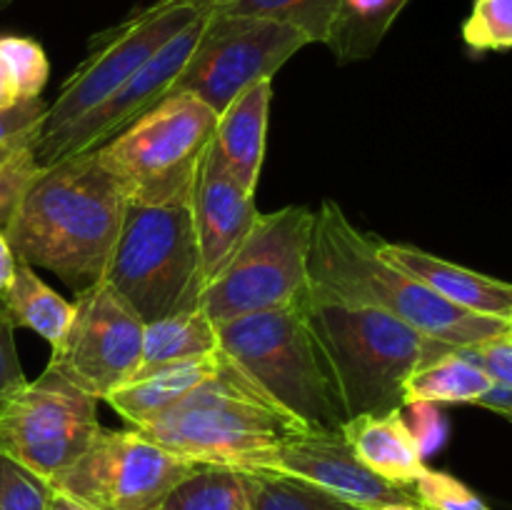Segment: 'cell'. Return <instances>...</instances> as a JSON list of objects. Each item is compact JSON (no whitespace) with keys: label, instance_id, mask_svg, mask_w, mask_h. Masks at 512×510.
Returning a JSON list of instances; mask_svg holds the SVG:
<instances>
[{"label":"cell","instance_id":"6da1fadb","mask_svg":"<svg viewBox=\"0 0 512 510\" xmlns=\"http://www.w3.org/2000/svg\"><path fill=\"white\" fill-rule=\"evenodd\" d=\"M125 208L123 185L90 150L40 168L5 238L15 258L50 270L80 293L105 278Z\"/></svg>","mask_w":512,"mask_h":510},{"label":"cell","instance_id":"7a4b0ae2","mask_svg":"<svg viewBox=\"0 0 512 510\" xmlns=\"http://www.w3.org/2000/svg\"><path fill=\"white\" fill-rule=\"evenodd\" d=\"M308 273L310 288L318 293L383 310L453 348H470L512 333V320L458 308L388 263L380 255L378 240L360 233L330 198L315 210Z\"/></svg>","mask_w":512,"mask_h":510},{"label":"cell","instance_id":"3957f363","mask_svg":"<svg viewBox=\"0 0 512 510\" xmlns=\"http://www.w3.org/2000/svg\"><path fill=\"white\" fill-rule=\"evenodd\" d=\"M305 318L345 420L403 410L405 380L455 350L395 315L343 303L313 288L305 303Z\"/></svg>","mask_w":512,"mask_h":510},{"label":"cell","instance_id":"277c9868","mask_svg":"<svg viewBox=\"0 0 512 510\" xmlns=\"http://www.w3.org/2000/svg\"><path fill=\"white\" fill-rule=\"evenodd\" d=\"M303 430L223 358L193 393L135 433L195 465L273 473L283 445Z\"/></svg>","mask_w":512,"mask_h":510},{"label":"cell","instance_id":"5b68a950","mask_svg":"<svg viewBox=\"0 0 512 510\" xmlns=\"http://www.w3.org/2000/svg\"><path fill=\"white\" fill-rule=\"evenodd\" d=\"M223 358L308 430H340L345 423L305 303L215 323Z\"/></svg>","mask_w":512,"mask_h":510},{"label":"cell","instance_id":"8992f818","mask_svg":"<svg viewBox=\"0 0 512 510\" xmlns=\"http://www.w3.org/2000/svg\"><path fill=\"white\" fill-rule=\"evenodd\" d=\"M103 280L143 323L198 308L203 275L190 203H128Z\"/></svg>","mask_w":512,"mask_h":510},{"label":"cell","instance_id":"52a82bcc","mask_svg":"<svg viewBox=\"0 0 512 510\" xmlns=\"http://www.w3.org/2000/svg\"><path fill=\"white\" fill-rule=\"evenodd\" d=\"M215 123L218 113L203 100L170 93L95 153L123 185L128 203H190Z\"/></svg>","mask_w":512,"mask_h":510},{"label":"cell","instance_id":"ba28073f","mask_svg":"<svg viewBox=\"0 0 512 510\" xmlns=\"http://www.w3.org/2000/svg\"><path fill=\"white\" fill-rule=\"evenodd\" d=\"M313 225L315 213L305 205L260 213L233 258L203 285L198 308L213 323H225L308 303Z\"/></svg>","mask_w":512,"mask_h":510},{"label":"cell","instance_id":"9c48e42d","mask_svg":"<svg viewBox=\"0 0 512 510\" xmlns=\"http://www.w3.org/2000/svg\"><path fill=\"white\" fill-rule=\"evenodd\" d=\"M213 5L215 0H155L113 28L93 35L85 58L75 65L48 105L35 148L58 138L85 113L108 100L155 50Z\"/></svg>","mask_w":512,"mask_h":510},{"label":"cell","instance_id":"30bf717a","mask_svg":"<svg viewBox=\"0 0 512 510\" xmlns=\"http://www.w3.org/2000/svg\"><path fill=\"white\" fill-rule=\"evenodd\" d=\"M98 398L55 370L28 380L0 410V453L55 483L100 433Z\"/></svg>","mask_w":512,"mask_h":510},{"label":"cell","instance_id":"8fae6325","mask_svg":"<svg viewBox=\"0 0 512 510\" xmlns=\"http://www.w3.org/2000/svg\"><path fill=\"white\" fill-rule=\"evenodd\" d=\"M305 45H310L308 35L293 25L213 13L170 93L195 95L220 115L240 90L273 80Z\"/></svg>","mask_w":512,"mask_h":510},{"label":"cell","instance_id":"7c38bea8","mask_svg":"<svg viewBox=\"0 0 512 510\" xmlns=\"http://www.w3.org/2000/svg\"><path fill=\"white\" fill-rule=\"evenodd\" d=\"M198 468L133 428H100L90 448L53 488L95 510H158L170 490Z\"/></svg>","mask_w":512,"mask_h":510},{"label":"cell","instance_id":"4fadbf2b","mask_svg":"<svg viewBox=\"0 0 512 510\" xmlns=\"http://www.w3.org/2000/svg\"><path fill=\"white\" fill-rule=\"evenodd\" d=\"M143 325L105 280L93 283L75 298L73 318L50 348L48 368L105 400L138 370Z\"/></svg>","mask_w":512,"mask_h":510},{"label":"cell","instance_id":"5bb4252c","mask_svg":"<svg viewBox=\"0 0 512 510\" xmlns=\"http://www.w3.org/2000/svg\"><path fill=\"white\" fill-rule=\"evenodd\" d=\"M273 473L315 485L358 510L418 505L413 485L390 483L373 473L340 430H303L293 435L280 450Z\"/></svg>","mask_w":512,"mask_h":510},{"label":"cell","instance_id":"9a60e30c","mask_svg":"<svg viewBox=\"0 0 512 510\" xmlns=\"http://www.w3.org/2000/svg\"><path fill=\"white\" fill-rule=\"evenodd\" d=\"M203 285L228 263L258 220L255 195L230 175L210 143L190 193Z\"/></svg>","mask_w":512,"mask_h":510},{"label":"cell","instance_id":"2e32d148","mask_svg":"<svg viewBox=\"0 0 512 510\" xmlns=\"http://www.w3.org/2000/svg\"><path fill=\"white\" fill-rule=\"evenodd\" d=\"M378 248L388 263L413 275L415 280L428 285L433 293L450 300L458 308L490 315V318L512 320V283L475 273V270L463 268V265H455L433 253H425L415 245L380 243L378 240Z\"/></svg>","mask_w":512,"mask_h":510},{"label":"cell","instance_id":"e0dca14e","mask_svg":"<svg viewBox=\"0 0 512 510\" xmlns=\"http://www.w3.org/2000/svg\"><path fill=\"white\" fill-rule=\"evenodd\" d=\"M273 80H260L235 95L233 103L218 115L213 148L235 180L255 195L265 160Z\"/></svg>","mask_w":512,"mask_h":510},{"label":"cell","instance_id":"ac0fdd59","mask_svg":"<svg viewBox=\"0 0 512 510\" xmlns=\"http://www.w3.org/2000/svg\"><path fill=\"white\" fill-rule=\"evenodd\" d=\"M220 360H223V355L218 350V353L205 355V358L138 370L120 388H115L105 398V403L128 423V428L138 430L153 423L158 415L173 408L175 403H180L185 395L193 393L203 380H208L220 368Z\"/></svg>","mask_w":512,"mask_h":510},{"label":"cell","instance_id":"d6986e66","mask_svg":"<svg viewBox=\"0 0 512 510\" xmlns=\"http://www.w3.org/2000/svg\"><path fill=\"white\" fill-rule=\"evenodd\" d=\"M340 433L360 460L380 478L413 485L425 473V455L410 433L403 410L385 415H358L340 425Z\"/></svg>","mask_w":512,"mask_h":510},{"label":"cell","instance_id":"ffe728a7","mask_svg":"<svg viewBox=\"0 0 512 510\" xmlns=\"http://www.w3.org/2000/svg\"><path fill=\"white\" fill-rule=\"evenodd\" d=\"M0 310L13 323V328L33 330L35 335L48 340L50 348L60 343L73 318V303L45 285L40 275H35L33 265L23 260L15 263L13 280L0 295Z\"/></svg>","mask_w":512,"mask_h":510},{"label":"cell","instance_id":"44dd1931","mask_svg":"<svg viewBox=\"0 0 512 510\" xmlns=\"http://www.w3.org/2000/svg\"><path fill=\"white\" fill-rule=\"evenodd\" d=\"M213 353H218V333H215L213 320L200 308L183 310V313L165 315L143 325V350H140L138 370L205 358Z\"/></svg>","mask_w":512,"mask_h":510},{"label":"cell","instance_id":"7402d4cb","mask_svg":"<svg viewBox=\"0 0 512 510\" xmlns=\"http://www.w3.org/2000/svg\"><path fill=\"white\" fill-rule=\"evenodd\" d=\"M493 388L490 375L465 360L458 348L415 370L403 385V400L410 403H478ZM403 405V408H405Z\"/></svg>","mask_w":512,"mask_h":510},{"label":"cell","instance_id":"603a6c76","mask_svg":"<svg viewBox=\"0 0 512 510\" xmlns=\"http://www.w3.org/2000/svg\"><path fill=\"white\" fill-rule=\"evenodd\" d=\"M410 0H340L328 48L338 63L370 58Z\"/></svg>","mask_w":512,"mask_h":510},{"label":"cell","instance_id":"cb8c5ba5","mask_svg":"<svg viewBox=\"0 0 512 510\" xmlns=\"http://www.w3.org/2000/svg\"><path fill=\"white\" fill-rule=\"evenodd\" d=\"M340 0H215L218 15L265 18L285 23L308 35L310 43L328 45L338 18Z\"/></svg>","mask_w":512,"mask_h":510},{"label":"cell","instance_id":"d4e9b609","mask_svg":"<svg viewBox=\"0 0 512 510\" xmlns=\"http://www.w3.org/2000/svg\"><path fill=\"white\" fill-rule=\"evenodd\" d=\"M158 510H253L245 473L215 465H198L180 480Z\"/></svg>","mask_w":512,"mask_h":510},{"label":"cell","instance_id":"484cf974","mask_svg":"<svg viewBox=\"0 0 512 510\" xmlns=\"http://www.w3.org/2000/svg\"><path fill=\"white\" fill-rule=\"evenodd\" d=\"M253 510H358L315 485L280 473H245Z\"/></svg>","mask_w":512,"mask_h":510},{"label":"cell","instance_id":"4316f807","mask_svg":"<svg viewBox=\"0 0 512 510\" xmlns=\"http://www.w3.org/2000/svg\"><path fill=\"white\" fill-rule=\"evenodd\" d=\"M463 43L473 53L512 50V0H473L463 23Z\"/></svg>","mask_w":512,"mask_h":510},{"label":"cell","instance_id":"83f0119b","mask_svg":"<svg viewBox=\"0 0 512 510\" xmlns=\"http://www.w3.org/2000/svg\"><path fill=\"white\" fill-rule=\"evenodd\" d=\"M0 58L8 63L18 85L20 100L40 98L50 78V63L43 45L23 35H0Z\"/></svg>","mask_w":512,"mask_h":510},{"label":"cell","instance_id":"f1b7e54d","mask_svg":"<svg viewBox=\"0 0 512 510\" xmlns=\"http://www.w3.org/2000/svg\"><path fill=\"white\" fill-rule=\"evenodd\" d=\"M48 103L43 98L20 100L13 108L0 110V163L23 150H33L45 125Z\"/></svg>","mask_w":512,"mask_h":510},{"label":"cell","instance_id":"f546056e","mask_svg":"<svg viewBox=\"0 0 512 510\" xmlns=\"http://www.w3.org/2000/svg\"><path fill=\"white\" fill-rule=\"evenodd\" d=\"M53 483L0 453V510H48Z\"/></svg>","mask_w":512,"mask_h":510},{"label":"cell","instance_id":"4dcf8cb0","mask_svg":"<svg viewBox=\"0 0 512 510\" xmlns=\"http://www.w3.org/2000/svg\"><path fill=\"white\" fill-rule=\"evenodd\" d=\"M415 498L423 510H490L480 495L443 470H430L413 483Z\"/></svg>","mask_w":512,"mask_h":510},{"label":"cell","instance_id":"1f68e13d","mask_svg":"<svg viewBox=\"0 0 512 510\" xmlns=\"http://www.w3.org/2000/svg\"><path fill=\"white\" fill-rule=\"evenodd\" d=\"M40 168L43 165L35 160L33 150H23V153L13 155L10 160L0 163V230L3 233L8 228L18 203L23 200L25 190L38 178Z\"/></svg>","mask_w":512,"mask_h":510},{"label":"cell","instance_id":"d6a6232c","mask_svg":"<svg viewBox=\"0 0 512 510\" xmlns=\"http://www.w3.org/2000/svg\"><path fill=\"white\" fill-rule=\"evenodd\" d=\"M458 353L473 365H478L490 380L512 390V333L503 338L488 340V343L458 348Z\"/></svg>","mask_w":512,"mask_h":510},{"label":"cell","instance_id":"836d02e7","mask_svg":"<svg viewBox=\"0 0 512 510\" xmlns=\"http://www.w3.org/2000/svg\"><path fill=\"white\" fill-rule=\"evenodd\" d=\"M28 383L15 348V328L0 310V410Z\"/></svg>","mask_w":512,"mask_h":510},{"label":"cell","instance_id":"e575fe53","mask_svg":"<svg viewBox=\"0 0 512 510\" xmlns=\"http://www.w3.org/2000/svg\"><path fill=\"white\" fill-rule=\"evenodd\" d=\"M410 410V415H403L405 423H408L410 433L418 440L423 455H428L430 450L438 448L445 438V423L443 415H440L438 405L435 403H410L405 405Z\"/></svg>","mask_w":512,"mask_h":510},{"label":"cell","instance_id":"d590c367","mask_svg":"<svg viewBox=\"0 0 512 510\" xmlns=\"http://www.w3.org/2000/svg\"><path fill=\"white\" fill-rule=\"evenodd\" d=\"M475 405H483V408L495 410V413L505 415V418L512 423V390L505 388V385L493 383V388H490Z\"/></svg>","mask_w":512,"mask_h":510},{"label":"cell","instance_id":"8d00e7d4","mask_svg":"<svg viewBox=\"0 0 512 510\" xmlns=\"http://www.w3.org/2000/svg\"><path fill=\"white\" fill-rule=\"evenodd\" d=\"M15 103H20L18 85H15V78L13 73H10L8 63L0 58V110L13 108Z\"/></svg>","mask_w":512,"mask_h":510},{"label":"cell","instance_id":"74e56055","mask_svg":"<svg viewBox=\"0 0 512 510\" xmlns=\"http://www.w3.org/2000/svg\"><path fill=\"white\" fill-rule=\"evenodd\" d=\"M15 263H18V258H15L13 248H10L8 238H5V233L0 230V295L8 290L10 280H13V273H15Z\"/></svg>","mask_w":512,"mask_h":510},{"label":"cell","instance_id":"f35d334b","mask_svg":"<svg viewBox=\"0 0 512 510\" xmlns=\"http://www.w3.org/2000/svg\"><path fill=\"white\" fill-rule=\"evenodd\" d=\"M48 510H95V508H90L88 503L78 500V498H75V495L65 493V490L53 488V495H50Z\"/></svg>","mask_w":512,"mask_h":510},{"label":"cell","instance_id":"ab89813d","mask_svg":"<svg viewBox=\"0 0 512 510\" xmlns=\"http://www.w3.org/2000/svg\"><path fill=\"white\" fill-rule=\"evenodd\" d=\"M380 510H423L418 505H388V508H380Z\"/></svg>","mask_w":512,"mask_h":510}]
</instances>
